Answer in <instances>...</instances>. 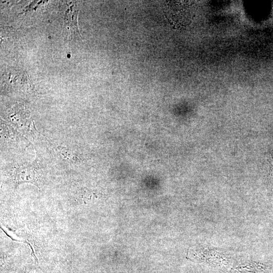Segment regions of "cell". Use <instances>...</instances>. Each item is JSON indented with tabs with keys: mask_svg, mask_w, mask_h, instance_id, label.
<instances>
[{
	"mask_svg": "<svg viewBox=\"0 0 273 273\" xmlns=\"http://www.w3.org/2000/svg\"><path fill=\"white\" fill-rule=\"evenodd\" d=\"M270 176L273 184V155L271 154V157L268 159Z\"/></svg>",
	"mask_w": 273,
	"mask_h": 273,
	"instance_id": "cell-2",
	"label": "cell"
},
{
	"mask_svg": "<svg viewBox=\"0 0 273 273\" xmlns=\"http://www.w3.org/2000/svg\"><path fill=\"white\" fill-rule=\"evenodd\" d=\"M13 176L16 185L29 183L37 185L36 172L32 165L19 166L15 170Z\"/></svg>",
	"mask_w": 273,
	"mask_h": 273,
	"instance_id": "cell-1",
	"label": "cell"
},
{
	"mask_svg": "<svg viewBox=\"0 0 273 273\" xmlns=\"http://www.w3.org/2000/svg\"><path fill=\"white\" fill-rule=\"evenodd\" d=\"M24 273H29V272H27V271H26V270H25Z\"/></svg>",
	"mask_w": 273,
	"mask_h": 273,
	"instance_id": "cell-3",
	"label": "cell"
}]
</instances>
